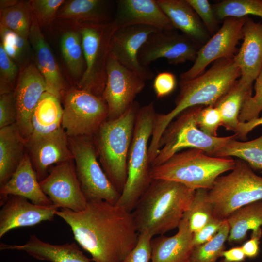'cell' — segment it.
I'll list each match as a JSON object with an SVG mask.
<instances>
[{"label": "cell", "mask_w": 262, "mask_h": 262, "mask_svg": "<svg viewBox=\"0 0 262 262\" xmlns=\"http://www.w3.org/2000/svg\"><path fill=\"white\" fill-rule=\"evenodd\" d=\"M80 212L61 208L56 215L70 227L77 243L95 262H122L139 237L131 212L103 200H87Z\"/></svg>", "instance_id": "6da1fadb"}, {"label": "cell", "mask_w": 262, "mask_h": 262, "mask_svg": "<svg viewBox=\"0 0 262 262\" xmlns=\"http://www.w3.org/2000/svg\"><path fill=\"white\" fill-rule=\"evenodd\" d=\"M195 191L176 181L153 179L131 212L138 233L153 237L178 228Z\"/></svg>", "instance_id": "7a4b0ae2"}, {"label": "cell", "mask_w": 262, "mask_h": 262, "mask_svg": "<svg viewBox=\"0 0 262 262\" xmlns=\"http://www.w3.org/2000/svg\"><path fill=\"white\" fill-rule=\"evenodd\" d=\"M241 76L234 59H221L200 75L180 81L175 107L167 114H156L151 140L158 143L169 124L185 110L195 106H214Z\"/></svg>", "instance_id": "3957f363"}, {"label": "cell", "mask_w": 262, "mask_h": 262, "mask_svg": "<svg viewBox=\"0 0 262 262\" xmlns=\"http://www.w3.org/2000/svg\"><path fill=\"white\" fill-rule=\"evenodd\" d=\"M140 108L134 101L120 117L105 120L93 136L100 164L120 194L127 180L128 155Z\"/></svg>", "instance_id": "277c9868"}, {"label": "cell", "mask_w": 262, "mask_h": 262, "mask_svg": "<svg viewBox=\"0 0 262 262\" xmlns=\"http://www.w3.org/2000/svg\"><path fill=\"white\" fill-rule=\"evenodd\" d=\"M235 165L231 157L211 156L201 149L188 148L151 167L150 175L152 179L176 181L195 190H209L221 174L231 171Z\"/></svg>", "instance_id": "5b68a950"}, {"label": "cell", "mask_w": 262, "mask_h": 262, "mask_svg": "<svg viewBox=\"0 0 262 262\" xmlns=\"http://www.w3.org/2000/svg\"><path fill=\"white\" fill-rule=\"evenodd\" d=\"M156 113L153 103L140 107L133 131L128 158L125 185L116 204L131 212L150 185L151 164L148 155Z\"/></svg>", "instance_id": "8992f818"}, {"label": "cell", "mask_w": 262, "mask_h": 262, "mask_svg": "<svg viewBox=\"0 0 262 262\" xmlns=\"http://www.w3.org/2000/svg\"><path fill=\"white\" fill-rule=\"evenodd\" d=\"M235 162L231 172L218 177L208 192L214 217L221 220L243 206L262 200V177L243 160Z\"/></svg>", "instance_id": "52a82bcc"}, {"label": "cell", "mask_w": 262, "mask_h": 262, "mask_svg": "<svg viewBox=\"0 0 262 262\" xmlns=\"http://www.w3.org/2000/svg\"><path fill=\"white\" fill-rule=\"evenodd\" d=\"M203 106H195L185 110L169 124L160 139L159 150L151 167L162 164L184 148L201 149L213 156L234 136V134L226 137L211 136L201 131L196 118Z\"/></svg>", "instance_id": "ba28073f"}, {"label": "cell", "mask_w": 262, "mask_h": 262, "mask_svg": "<svg viewBox=\"0 0 262 262\" xmlns=\"http://www.w3.org/2000/svg\"><path fill=\"white\" fill-rule=\"evenodd\" d=\"M68 138L77 177L87 200H103L116 204L121 194L98 162L93 137Z\"/></svg>", "instance_id": "9c48e42d"}, {"label": "cell", "mask_w": 262, "mask_h": 262, "mask_svg": "<svg viewBox=\"0 0 262 262\" xmlns=\"http://www.w3.org/2000/svg\"><path fill=\"white\" fill-rule=\"evenodd\" d=\"M62 127L68 137H93L107 119L108 109L102 97L78 88L64 98Z\"/></svg>", "instance_id": "30bf717a"}, {"label": "cell", "mask_w": 262, "mask_h": 262, "mask_svg": "<svg viewBox=\"0 0 262 262\" xmlns=\"http://www.w3.org/2000/svg\"><path fill=\"white\" fill-rule=\"evenodd\" d=\"M116 29L113 22L84 25L79 31L85 62L78 88L102 97L106 81V64L111 36Z\"/></svg>", "instance_id": "8fae6325"}, {"label": "cell", "mask_w": 262, "mask_h": 262, "mask_svg": "<svg viewBox=\"0 0 262 262\" xmlns=\"http://www.w3.org/2000/svg\"><path fill=\"white\" fill-rule=\"evenodd\" d=\"M145 81L108 54L106 81L102 96L108 107L107 120L118 118L129 109L144 89Z\"/></svg>", "instance_id": "7c38bea8"}, {"label": "cell", "mask_w": 262, "mask_h": 262, "mask_svg": "<svg viewBox=\"0 0 262 262\" xmlns=\"http://www.w3.org/2000/svg\"><path fill=\"white\" fill-rule=\"evenodd\" d=\"M246 17H228L220 29L199 49L193 66L180 75V81L193 79L203 73L210 64L221 59L233 58L238 51L237 45L243 39Z\"/></svg>", "instance_id": "4fadbf2b"}, {"label": "cell", "mask_w": 262, "mask_h": 262, "mask_svg": "<svg viewBox=\"0 0 262 262\" xmlns=\"http://www.w3.org/2000/svg\"><path fill=\"white\" fill-rule=\"evenodd\" d=\"M176 29L157 30L148 37L138 53L140 64L145 67L160 58L173 65L194 62L198 45Z\"/></svg>", "instance_id": "5bb4252c"}, {"label": "cell", "mask_w": 262, "mask_h": 262, "mask_svg": "<svg viewBox=\"0 0 262 262\" xmlns=\"http://www.w3.org/2000/svg\"><path fill=\"white\" fill-rule=\"evenodd\" d=\"M40 184L44 193L57 208L80 212L86 206L87 201L78 179L74 160L51 167L49 174Z\"/></svg>", "instance_id": "9a60e30c"}, {"label": "cell", "mask_w": 262, "mask_h": 262, "mask_svg": "<svg viewBox=\"0 0 262 262\" xmlns=\"http://www.w3.org/2000/svg\"><path fill=\"white\" fill-rule=\"evenodd\" d=\"M157 30L146 25H131L116 29L110 40L109 54L145 81L152 79L154 73L149 67L140 64L138 53L149 35Z\"/></svg>", "instance_id": "2e32d148"}, {"label": "cell", "mask_w": 262, "mask_h": 262, "mask_svg": "<svg viewBox=\"0 0 262 262\" xmlns=\"http://www.w3.org/2000/svg\"><path fill=\"white\" fill-rule=\"evenodd\" d=\"M45 80L36 65L30 64L19 73L13 91L16 110V124L27 142L32 133V116L43 94Z\"/></svg>", "instance_id": "e0dca14e"}, {"label": "cell", "mask_w": 262, "mask_h": 262, "mask_svg": "<svg viewBox=\"0 0 262 262\" xmlns=\"http://www.w3.org/2000/svg\"><path fill=\"white\" fill-rule=\"evenodd\" d=\"M27 152L39 182L48 176L49 168L53 164L73 160L68 136L62 127L28 140Z\"/></svg>", "instance_id": "ac0fdd59"}, {"label": "cell", "mask_w": 262, "mask_h": 262, "mask_svg": "<svg viewBox=\"0 0 262 262\" xmlns=\"http://www.w3.org/2000/svg\"><path fill=\"white\" fill-rule=\"evenodd\" d=\"M58 208L35 205L23 196L9 195L0 210V238L12 229L53 221Z\"/></svg>", "instance_id": "d6986e66"}, {"label": "cell", "mask_w": 262, "mask_h": 262, "mask_svg": "<svg viewBox=\"0 0 262 262\" xmlns=\"http://www.w3.org/2000/svg\"><path fill=\"white\" fill-rule=\"evenodd\" d=\"M113 24L116 29L131 25H146L158 30L175 29L155 0H118Z\"/></svg>", "instance_id": "ffe728a7"}, {"label": "cell", "mask_w": 262, "mask_h": 262, "mask_svg": "<svg viewBox=\"0 0 262 262\" xmlns=\"http://www.w3.org/2000/svg\"><path fill=\"white\" fill-rule=\"evenodd\" d=\"M243 42L233 58L241 72L240 79L253 84L262 68V23L246 16Z\"/></svg>", "instance_id": "44dd1931"}, {"label": "cell", "mask_w": 262, "mask_h": 262, "mask_svg": "<svg viewBox=\"0 0 262 262\" xmlns=\"http://www.w3.org/2000/svg\"><path fill=\"white\" fill-rule=\"evenodd\" d=\"M9 195L23 196L35 205H53L40 186L27 152L9 180L0 187V206L3 204Z\"/></svg>", "instance_id": "7402d4cb"}, {"label": "cell", "mask_w": 262, "mask_h": 262, "mask_svg": "<svg viewBox=\"0 0 262 262\" xmlns=\"http://www.w3.org/2000/svg\"><path fill=\"white\" fill-rule=\"evenodd\" d=\"M28 39L36 66L45 80L47 92L61 99L64 88L63 79L50 48L33 16Z\"/></svg>", "instance_id": "603a6c76"}, {"label": "cell", "mask_w": 262, "mask_h": 262, "mask_svg": "<svg viewBox=\"0 0 262 262\" xmlns=\"http://www.w3.org/2000/svg\"><path fill=\"white\" fill-rule=\"evenodd\" d=\"M178 229L171 236L160 235L152 238L151 262H191L193 233L186 218L183 217Z\"/></svg>", "instance_id": "cb8c5ba5"}, {"label": "cell", "mask_w": 262, "mask_h": 262, "mask_svg": "<svg viewBox=\"0 0 262 262\" xmlns=\"http://www.w3.org/2000/svg\"><path fill=\"white\" fill-rule=\"evenodd\" d=\"M0 250H13L26 252L33 258L50 262H90L75 242L62 245L43 241L31 235L28 242L22 245L0 243Z\"/></svg>", "instance_id": "d4e9b609"}, {"label": "cell", "mask_w": 262, "mask_h": 262, "mask_svg": "<svg viewBox=\"0 0 262 262\" xmlns=\"http://www.w3.org/2000/svg\"><path fill=\"white\" fill-rule=\"evenodd\" d=\"M175 29L197 44L203 45L210 35L187 0H157Z\"/></svg>", "instance_id": "484cf974"}, {"label": "cell", "mask_w": 262, "mask_h": 262, "mask_svg": "<svg viewBox=\"0 0 262 262\" xmlns=\"http://www.w3.org/2000/svg\"><path fill=\"white\" fill-rule=\"evenodd\" d=\"M27 143L16 123L0 129V187L19 165L27 152Z\"/></svg>", "instance_id": "4316f807"}, {"label": "cell", "mask_w": 262, "mask_h": 262, "mask_svg": "<svg viewBox=\"0 0 262 262\" xmlns=\"http://www.w3.org/2000/svg\"><path fill=\"white\" fill-rule=\"evenodd\" d=\"M60 99L46 91L32 116V133L29 140L51 133L62 127L63 115Z\"/></svg>", "instance_id": "83f0119b"}, {"label": "cell", "mask_w": 262, "mask_h": 262, "mask_svg": "<svg viewBox=\"0 0 262 262\" xmlns=\"http://www.w3.org/2000/svg\"><path fill=\"white\" fill-rule=\"evenodd\" d=\"M253 84L240 78L214 105L219 110L223 120L222 126L233 132L239 121V115L246 99L252 96Z\"/></svg>", "instance_id": "f1b7e54d"}, {"label": "cell", "mask_w": 262, "mask_h": 262, "mask_svg": "<svg viewBox=\"0 0 262 262\" xmlns=\"http://www.w3.org/2000/svg\"><path fill=\"white\" fill-rule=\"evenodd\" d=\"M108 2L101 0H72L59 10V18L82 21L84 25L111 23L107 12Z\"/></svg>", "instance_id": "f546056e"}, {"label": "cell", "mask_w": 262, "mask_h": 262, "mask_svg": "<svg viewBox=\"0 0 262 262\" xmlns=\"http://www.w3.org/2000/svg\"><path fill=\"white\" fill-rule=\"evenodd\" d=\"M230 228L227 241L230 245L240 244L249 230L262 226V200L256 201L234 211L226 219Z\"/></svg>", "instance_id": "4dcf8cb0"}, {"label": "cell", "mask_w": 262, "mask_h": 262, "mask_svg": "<svg viewBox=\"0 0 262 262\" xmlns=\"http://www.w3.org/2000/svg\"><path fill=\"white\" fill-rule=\"evenodd\" d=\"M236 139L234 134L213 156L235 157L246 162L253 170H262V135L248 141H239Z\"/></svg>", "instance_id": "1f68e13d"}, {"label": "cell", "mask_w": 262, "mask_h": 262, "mask_svg": "<svg viewBox=\"0 0 262 262\" xmlns=\"http://www.w3.org/2000/svg\"><path fill=\"white\" fill-rule=\"evenodd\" d=\"M60 49L65 63L72 75L82 76L85 69L82 37L80 32L68 31L61 39Z\"/></svg>", "instance_id": "d6a6232c"}, {"label": "cell", "mask_w": 262, "mask_h": 262, "mask_svg": "<svg viewBox=\"0 0 262 262\" xmlns=\"http://www.w3.org/2000/svg\"><path fill=\"white\" fill-rule=\"evenodd\" d=\"M33 16L29 2H19L0 10V24L29 40Z\"/></svg>", "instance_id": "836d02e7"}, {"label": "cell", "mask_w": 262, "mask_h": 262, "mask_svg": "<svg viewBox=\"0 0 262 262\" xmlns=\"http://www.w3.org/2000/svg\"><path fill=\"white\" fill-rule=\"evenodd\" d=\"M208 190L197 189L188 209L183 217L188 221L194 233L203 228L214 217L213 208L209 198Z\"/></svg>", "instance_id": "e575fe53"}, {"label": "cell", "mask_w": 262, "mask_h": 262, "mask_svg": "<svg viewBox=\"0 0 262 262\" xmlns=\"http://www.w3.org/2000/svg\"><path fill=\"white\" fill-rule=\"evenodd\" d=\"M212 6L219 21L228 17L241 18L248 15L262 18L261 0H224Z\"/></svg>", "instance_id": "d590c367"}, {"label": "cell", "mask_w": 262, "mask_h": 262, "mask_svg": "<svg viewBox=\"0 0 262 262\" xmlns=\"http://www.w3.org/2000/svg\"><path fill=\"white\" fill-rule=\"evenodd\" d=\"M229 230V226L225 219L218 232L210 240L194 247L191 262H216L225 250V243L228 240Z\"/></svg>", "instance_id": "8d00e7d4"}, {"label": "cell", "mask_w": 262, "mask_h": 262, "mask_svg": "<svg viewBox=\"0 0 262 262\" xmlns=\"http://www.w3.org/2000/svg\"><path fill=\"white\" fill-rule=\"evenodd\" d=\"M0 43L7 55L18 60L25 54L30 44L27 40L12 30L0 24Z\"/></svg>", "instance_id": "74e56055"}, {"label": "cell", "mask_w": 262, "mask_h": 262, "mask_svg": "<svg viewBox=\"0 0 262 262\" xmlns=\"http://www.w3.org/2000/svg\"><path fill=\"white\" fill-rule=\"evenodd\" d=\"M255 81V93L248 97L244 103L238 117L240 122L258 118L262 111V68Z\"/></svg>", "instance_id": "f35d334b"}, {"label": "cell", "mask_w": 262, "mask_h": 262, "mask_svg": "<svg viewBox=\"0 0 262 262\" xmlns=\"http://www.w3.org/2000/svg\"><path fill=\"white\" fill-rule=\"evenodd\" d=\"M19 68L0 44V95L14 91Z\"/></svg>", "instance_id": "ab89813d"}, {"label": "cell", "mask_w": 262, "mask_h": 262, "mask_svg": "<svg viewBox=\"0 0 262 262\" xmlns=\"http://www.w3.org/2000/svg\"><path fill=\"white\" fill-rule=\"evenodd\" d=\"M196 122L199 129L211 136H217V130L223 120L218 109L214 106H203L198 113Z\"/></svg>", "instance_id": "60d3db41"}, {"label": "cell", "mask_w": 262, "mask_h": 262, "mask_svg": "<svg viewBox=\"0 0 262 262\" xmlns=\"http://www.w3.org/2000/svg\"><path fill=\"white\" fill-rule=\"evenodd\" d=\"M64 0H32L29 1L33 16L41 24L48 23L55 17Z\"/></svg>", "instance_id": "b9f144b4"}, {"label": "cell", "mask_w": 262, "mask_h": 262, "mask_svg": "<svg viewBox=\"0 0 262 262\" xmlns=\"http://www.w3.org/2000/svg\"><path fill=\"white\" fill-rule=\"evenodd\" d=\"M194 9L210 35L218 30L219 20L207 0H187Z\"/></svg>", "instance_id": "7bdbcfd3"}, {"label": "cell", "mask_w": 262, "mask_h": 262, "mask_svg": "<svg viewBox=\"0 0 262 262\" xmlns=\"http://www.w3.org/2000/svg\"><path fill=\"white\" fill-rule=\"evenodd\" d=\"M152 238L148 233H140L136 245L122 262H149Z\"/></svg>", "instance_id": "ee69618b"}, {"label": "cell", "mask_w": 262, "mask_h": 262, "mask_svg": "<svg viewBox=\"0 0 262 262\" xmlns=\"http://www.w3.org/2000/svg\"><path fill=\"white\" fill-rule=\"evenodd\" d=\"M16 119L13 92L0 95V129L16 123Z\"/></svg>", "instance_id": "f6af8a7d"}, {"label": "cell", "mask_w": 262, "mask_h": 262, "mask_svg": "<svg viewBox=\"0 0 262 262\" xmlns=\"http://www.w3.org/2000/svg\"><path fill=\"white\" fill-rule=\"evenodd\" d=\"M177 80L174 74L170 72L159 73L154 78L153 87L158 98L170 94L176 86Z\"/></svg>", "instance_id": "bcb514c9"}, {"label": "cell", "mask_w": 262, "mask_h": 262, "mask_svg": "<svg viewBox=\"0 0 262 262\" xmlns=\"http://www.w3.org/2000/svg\"><path fill=\"white\" fill-rule=\"evenodd\" d=\"M224 220L214 217L200 230L194 233L193 246L195 247L210 240L218 232Z\"/></svg>", "instance_id": "7dc6e473"}, {"label": "cell", "mask_w": 262, "mask_h": 262, "mask_svg": "<svg viewBox=\"0 0 262 262\" xmlns=\"http://www.w3.org/2000/svg\"><path fill=\"white\" fill-rule=\"evenodd\" d=\"M262 235L261 228L252 231L250 238L241 246L246 257H256L259 253L260 239Z\"/></svg>", "instance_id": "c3c4849f"}, {"label": "cell", "mask_w": 262, "mask_h": 262, "mask_svg": "<svg viewBox=\"0 0 262 262\" xmlns=\"http://www.w3.org/2000/svg\"><path fill=\"white\" fill-rule=\"evenodd\" d=\"M260 125H262V116L249 121L239 122L234 133L237 139L245 141L246 140L247 134L254 128Z\"/></svg>", "instance_id": "681fc988"}, {"label": "cell", "mask_w": 262, "mask_h": 262, "mask_svg": "<svg viewBox=\"0 0 262 262\" xmlns=\"http://www.w3.org/2000/svg\"><path fill=\"white\" fill-rule=\"evenodd\" d=\"M221 257L224 258L223 262H242L246 257L241 246L224 250Z\"/></svg>", "instance_id": "f907efd6"}, {"label": "cell", "mask_w": 262, "mask_h": 262, "mask_svg": "<svg viewBox=\"0 0 262 262\" xmlns=\"http://www.w3.org/2000/svg\"><path fill=\"white\" fill-rule=\"evenodd\" d=\"M0 1V10L12 6L19 2L18 0H1Z\"/></svg>", "instance_id": "816d5d0a"}]
</instances>
